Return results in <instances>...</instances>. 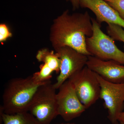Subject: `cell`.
<instances>
[{
	"mask_svg": "<svg viewBox=\"0 0 124 124\" xmlns=\"http://www.w3.org/2000/svg\"><path fill=\"white\" fill-rule=\"evenodd\" d=\"M93 32L91 17L88 11L70 14L68 10L54 20L50 39L54 49L68 46L87 56L86 37Z\"/></svg>",
	"mask_w": 124,
	"mask_h": 124,
	"instance_id": "6da1fadb",
	"label": "cell"
},
{
	"mask_svg": "<svg viewBox=\"0 0 124 124\" xmlns=\"http://www.w3.org/2000/svg\"><path fill=\"white\" fill-rule=\"evenodd\" d=\"M45 83L36 81L32 76L24 78H16L10 80L3 93L0 110L7 114L28 112L37 90Z\"/></svg>",
	"mask_w": 124,
	"mask_h": 124,
	"instance_id": "7a4b0ae2",
	"label": "cell"
},
{
	"mask_svg": "<svg viewBox=\"0 0 124 124\" xmlns=\"http://www.w3.org/2000/svg\"><path fill=\"white\" fill-rule=\"evenodd\" d=\"M56 90L50 81L38 88L32 100L28 112L41 124H50L58 116Z\"/></svg>",
	"mask_w": 124,
	"mask_h": 124,
	"instance_id": "3957f363",
	"label": "cell"
},
{
	"mask_svg": "<svg viewBox=\"0 0 124 124\" xmlns=\"http://www.w3.org/2000/svg\"><path fill=\"white\" fill-rule=\"evenodd\" d=\"M93 32L86 38V49L92 56L104 60H113L124 65V52L116 45L115 40L102 31L101 25L91 18Z\"/></svg>",
	"mask_w": 124,
	"mask_h": 124,
	"instance_id": "277c9868",
	"label": "cell"
},
{
	"mask_svg": "<svg viewBox=\"0 0 124 124\" xmlns=\"http://www.w3.org/2000/svg\"><path fill=\"white\" fill-rule=\"evenodd\" d=\"M68 80L72 82L79 99L86 109L100 98L101 88L97 74L86 66Z\"/></svg>",
	"mask_w": 124,
	"mask_h": 124,
	"instance_id": "5b68a950",
	"label": "cell"
},
{
	"mask_svg": "<svg viewBox=\"0 0 124 124\" xmlns=\"http://www.w3.org/2000/svg\"><path fill=\"white\" fill-rule=\"evenodd\" d=\"M97 74L100 84V98L108 111V120L112 124L117 121L124 108V82L115 83L107 81Z\"/></svg>",
	"mask_w": 124,
	"mask_h": 124,
	"instance_id": "8992f818",
	"label": "cell"
},
{
	"mask_svg": "<svg viewBox=\"0 0 124 124\" xmlns=\"http://www.w3.org/2000/svg\"><path fill=\"white\" fill-rule=\"evenodd\" d=\"M57 93L58 112L66 121L79 117L86 110L80 101L72 82L68 80L59 87Z\"/></svg>",
	"mask_w": 124,
	"mask_h": 124,
	"instance_id": "52a82bcc",
	"label": "cell"
},
{
	"mask_svg": "<svg viewBox=\"0 0 124 124\" xmlns=\"http://www.w3.org/2000/svg\"><path fill=\"white\" fill-rule=\"evenodd\" d=\"M61 60L59 75L54 84L56 89L76 73L86 66L88 56L71 47L65 46L54 49Z\"/></svg>",
	"mask_w": 124,
	"mask_h": 124,
	"instance_id": "ba28073f",
	"label": "cell"
},
{
	"mask_svg": "<svg viewBox=\"0 0 124 124\" xmlns=\"http://www.w3.org/2000/svg\"><path fill=\"white\" fill-rule=\"evenodd\" d=\"M86 66L107 81L124 82V65L113 60H104L90 55Z\"/></svg>",
	"mask_w": 124,
	"mask_h": 124,
	"instance_id": "9c48e42d",
	"label": "cell"
},
{
	"mask_svg": "<svg viewBox=\"0 0 124 124\" xmlns=\"http://www.w3.org/2000/svg\"><path fill=\"white\" fill-rule=\"evenodd\" d=\"M80 7L89 9L99 24L107 23L118 25L124 29V20L116 10L104 0H81Z\"/></svg>",
	"mask_w": 124,
	"mask_h": 124,
	"instance_id": "30bf717a",
	"label": "cell"
},
{
	"mask_svg": "<svg viewBox=\"0 0 124 124\" xmlns=\"http://www.w3.org/2000/svg\"><path fill=\"white\" fill-rule=\"evenodd\" d=\"M0 112L1 124H41L29 112L7 114L0 110Z\"/></svg>",
	"mask_w": 124,
	"mask_h": 124,
	"instance_id": "8fae6325",
	"label": "cell"
},
{
	"mask_svg": "<svg viewBox=\"0 0 124 124\" xmlns=\"http://www.w3.org/2000/svg\"><path fill=\"white\" fill-rule=\"evenodd\" d=\"M36 58L39 62H41L52 69L54 72L59 73L61 65V60L55 53L46 49L39 50Z\"/></svg>",
	"mask_w": 124,
	"mask_h": 124,
	"instance_id": "7c38bea8",
	"label": "cell"
},
{
	"mask_svg": "<svg viewBox=\"0 0 124 124\" xmlns=\"http://www.w3.org/2000/svg\"><path fill=\"white\" fill-rule=\"evenodd\" d=\"M108 35L114 40L123 42L124 44V30L122 27L112 24H108L107 27Z\"/></svg>",
	"mask_w": 124,
	"mask_h": 124,
	"instance_id": "4fadbf2b",
	"label": "cell"
},
{
	"mask_svg": "<svg viewBox=\"0 0 124 124\" xmlns=\"http://www.w3.org/2000/svg\"><path fill=\"white\" fill-rule=\"evenodd\" d=\"M118 12L124 20V0H104Z\"/></svg>",
	"mask_w": 124,
	"mask_h": 124,
	"instance_id": "5bb4252c",
	"label": "cell"
},
{
	"mask_svg": "<svg viewBox=\"0 0 124 124\" xmlns=\"http://www.w3.org/2000/svg\"><path fill=\"white\" fill-rule=\"evenodd\" d=\"M12 34L7 25L4 23L0 24V42L5 41L8 38L11 37Z\"/></svg>",
	"mask_w": 124,
	"mask_h": 124,
	"instance_id": "9a60e30c",
	"label": "cell"
},
{
	"mask_svg": "<svg viewBox=\"0 0 124 124\" xmlns=\"http://www.w3.org/2000/svg\"><path fill=\"white\" fill-rule=\"evenodd\" d=\"M67 1H69L72 5L73 10H75L79 8L80 7V2L81 0H66Z\"/></svg>",
	"mask_w": 124,
	"mask_h": 124,
	"instance_id": "2e32d148",
	"label": "cell"
},
{
	"mask_svg": "<svg viewBox=\"0 0 124 124\" xmlns=\"http://www.w3.org/2000/svg\"><path fill=\"white\" fill-rule=\"evenodd\" d=\"M117 121L120 124H124V111H122L120 114L118 119Z\"/></svg>",
	"mask_w": 124,
	"mask_h": 124,
	"instance_id": "e0dca14e",
	"label": "cell"
},
{
	"mask_svg": "<svg viewBox=\"0 0 124 124\" xmlns=\"http://www.w3.org/2000/svg\"><path fill=\"white\" fill-rule=\"evenodd\" d=\"M73 124V123H66V124Z\"/></svg>",
	"mask_w": 124,
	"mask_h": 124,
	"instance_id": "ac0fdd59",
	"label": "cell"
},
{
	"mask_svg": "<svg viewBox=\"0 0 124 124\" xmlns=\"http://www.w3.org/2000/svg\"><path fill=\"white\" fill-rule=\"evenodd\" d=\"M114 124H119V122H118V121H117V122H116V123H115Z\"/></svg>",
	"mask_w": 124,
	"mask_h": 124,
	"instance_id": "d6986e66",
	"label": "cell"
}]
</instances>
